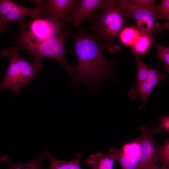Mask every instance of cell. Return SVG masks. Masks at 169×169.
I'll return each instance as SVG.
<instances>
[{"label": "cell", "instance_id": "6da1fadb", "mask_svg": "<svg viewBox=\"0 0 169 169\" xmlns=\"http://www.w3.org/2000/svg\"><path fill=\"white\" fill-rule=\"evenodd\" d=\"M69 38L74 40L73 47L78 60L70 85L73 86L84 83L93 91L99 82L109 76L111 62L105 56L94 35L86 32L73 33L70 31Z\"/></svg>", "mask_w": 169, "mask_h": 169}, {"label": "cell", "instance_id": "7a4b0ae2", "mask_svg": "<svg viewBox=\"0 0 169 169\" xmlns=\"http://www.w3.org/2000/svg\"><path fill=\"white\" fill-rule=\"evenodd\" d=\"M21 21L19 22L21 29L16 34V40L13 42L18 49L26 50L28 54L33 57V63L43 67L41 60L47 57L54 59L66 70L70 77L74 76L76 67L70 65L65 55V44L69 38L70 31L66 29L60 35L54 37L40 38L35 37L26 28V25Z\"/></svg>", "mask_w": 169, "mask_h": 169}, {"label": "cell", "instance_id": "3957f363", "mask_svg": "<svg viewBox=\"0 0 169 169\" xmlns=\"http://www.w3.org/2000/svg\"><path fill=\"white\" fill-rule=\"evenodd\" d=\"M95 16L91 29L93 35L103 49H107L110 53L119 50L115 41L125 27L129 17L118 0H111Z\"/></svg>", "mask_w": 169, "mask_h": 169}, {"label": "cell", "instance_id": "277c9868", "mask_svg": "<svg viewBox=\"0 0 169 169\" xmlns=\"http://www.w3.org/2000/svg\"><path fill=\"white\" fill-rule=\"evenodd\" d=\"M18 50L16 47H9L3 49L1 52L3 55L9 56L10 62L0 85V90L8 89L15 95L36 77L43 67L29 63L20 55Z\"/></svg>", "mask_w": 169, "mask_h": 169}, {"label": "cell", "instance_id": "5b68a950", "mask_svg": "<svg viewBox=\"0 0 169 169\" xmlns=\"http://www.w3.org/2000/svg\"><path fill=\"white\" fill-rule=\"evenodd\" d=\"M118 2L129 18L133 19L140 33L153 36L164 29H169V21L159 23L155 11L139 4L134 0H119Z\"/></svg>", "mask_w": 169, "mask_h": 169}, {"label": "cell", "instance_id": "8992f818", "mask_svg": "<svg viewBox=\"0 0 169 169\" xmlns=\"http://www.w3.org/2000/svg\"><path fill=\"white\" fill-rule=\"evenodd\" d=\"M141 136L136 139L137 145L138 158L140 169L155 165L159 161V147L153 139V134L160 133L157 128L149 130L147 127L140 126Z\"/></svg>", "mask_w": 169, "mask_h": 169}, {"label": "cell", "instance_id": "52a82bcc", "mask_svg": "<svg viewBox=\"0 0 169 169\" xmlns=\"http://www.w3.org/2000/svg\"><path fill=\"white\" fill-rule=\"evenodd\" d=\"M42 12L41 7L38 4L28 8L10 0H0V32L7 28L9 22L21 21L26 16L35 19L40 17Z\"/></svg>", "mask_w": 169, "mask_h": 169}, {"label": "cell", "instance_id": "ba28073f", "mask_svg": "<svg viewBox=\"0 0 169 169\" xmlns=\"http://www.w3.org/2000/svg\"><path fill=\"white\" fill-rule=\"evenodd\" d=\"M80 1L78 0L33 1L42 8L40 17L63 24L66 18L74 11Z\"/></svg>", "mask_w": 169, "mask_h": 169}, {"label": "cell", "instance_id": "9c48e42d", "mask_svg": "<svg viewBox=\"0 0 169 169\" xmlns=\"http://www.w3.org/2000/svg\"><path fill=\"white\" fill-rule=\"evenodd\" d=\"M111 1L81 0L74 11L66 18L64 23H72L74 27H77L82 23L88 20L94 23L96 11L104 7Z\"/></svg>", "mask_w": 169, "mask_h": 169}, {"label": "cell", "instance_id": "30bf717a", "mask_svg": "<svg viewBox=\"0 0 169 169\" xmlns=\"http://www.w3.org/2000/svg\"><path fill=\"white\" fill-rule=\"evenodd\" d=\"M29 31L35 37L45 38L59 36L61 34L63 24L47 18H37L29 22Z\"/></svg>", "mask_w": 169, "mask_h": 169}, {"label": "cell", "instance_id": "8fae6325", "mask_svg": "<svg viewBox=\"0 0 169 169\" xmlns=\"http://www.w3.org/2000/svg\"><path fill=\"white\" fill-rule=\"evenodd\" d=\"M116 150L111 147L106 155L101 152L90 155L86 159L85 163L92 169H113Z\"/></svg>", "mask_w": 169, "mask_h": 169}, {"label": "cell", "instance_id": "7c38bea8", "mask_svg": "<svg viewBox=\"0 0 169 169\" xmlns=\"http://www.w3.org/2000/svg\"><path fill=\"white\" fill-rule=\"evenodd\" d=\"M50 154L47 148H45L42 153L34 160L26 163H15L10 160L9 157L3 156L0 159L1 161L8 164V169H41L43 161L48 159Z\"/></svg>", "mask_w": 169, "mask_h": 169}, {"label": "cell", "instance_id": "4fadbf2b", "mask_svg": "<svg viewBox=\"0 0 169 169\" xmlns=\"http://www.w3.org/2000/svg\"><path fill=\"white\" fill-rule=\"evenodd\" d=\"M131 51L136 58L137 67V79L135 86L129 92L128 95L131 99L137 97L136 93L139 86L146 80L149 66L144 63L133 47H130Z\"/></svg>", "mask_w": 169, "mask_h": 169}, {"label": "cell", "instance_id": "5bb4252c", "mask_svg": "<svg viewBox=\"0 0 169 169\" xmlns=\"http://www.w3.org/2000/svg\"><path fill=\"white\" fill-rule=\"evenodd\" d=\"M82 159L81 155L77 153L74 159L72 161H65L56 159L50 154L48 159L50 162V166L47 169H82L80 162Z\"/></svg>", "mask_w": 169, "mask_h": 169}, {"label": "cell", "instance_id": "9a60e30c", "mask_svg": "<svg viewBox=\"0 0 169 169\" xmlns=\"http://www.w3.org/2000/svg\"><path fill=\"white\" fill-rule=\"evenodd\" d=\"M115 159L122 169H140V162L137 157L126 155L120 149H116Z\"/></svg>", "mask_w": 169, "mask_h": 169}, {"label": "cell", "instance_id": "2e32d148", "mask_svg": "<svg viewBox=\"0 0 169 169\" xmlns=\"http://www.w3.org/2000/svg\"><path fill=\"white\" fill-rule=\"evenodd\" d=\"M155 42L153 36L140 33L135 44L132 46L139 55H143L147 52Z\"/></svg>", "mask_w": 169, "mask_h": 169}, {"label": "cell", "instance_id": "e0dca14e", "mask_svg": "<svg viewBox=\"0 0 169 169\" xmlns=\"http://www.w3.org/2000/svg\"><path fill=\"white\" fill-rule=\"evenodd\" d=\"M140 34L136 27L130 26L125 27L120 32L119 37L123 44L130 47L135 44Z\"/></svg>", "mask_w": 169, "mask_h": 169}, {"label": "cell", "instance_id": "ac0fdd59", "mask_svg": "<svg viewBox=\"0 0 169 169\" xmlns=\"http://www.w3.org/2000/svg\"><path fill=\"white\" fill-rule=\"evenodd\" d=\"M154 88L146 80L139 86L136 91V95L137 94L139 95L141 100V105L138 107L139 110L142 109L146 103L148 96Z\"/></svg>", "mask_w": 169, "mask_h": 169}, {"label": "cell", "instance_id": "d6986e66", "mask_svg": "<svg viewBox=\"0 0 169 169\" xmlns=\"http://www.w3.org/2000/svg\"><path fill=\"white\" fill-rule=\"evenodd\" d=\"M155 45L157 51L156 57L165 63L164 69L169 71V47L160 44L155 41Z\"/></svg>", "mask_w": 169, "mask_h": 169}, {"label": "cell", "instance_id": "ffe728a7", "mask_svg": "<svg viewBox=\"0 0 169 169\" xmlns=\"http://www.w3.org/2000/svg\"><path fill=\"white\" fill-rule=\"evenodd\" d=\"M159 161L162 164V166L169 167V139L166 137L164 141L163 145L159 148Z\"/></svg>", "mask_w": 169, "mask_h": 169}, {"label": "cell", "instance_id": "44dd1931", "mask_svg": "<svg viewBox=\"0 0 169 169\" xmlns=\"http://www.w3.org/2000/svg\"><path fill=\"white\" fill-rule=\"evenodd\" d=\"M155 14L157 18L169 21V0H162L156 6Z\"/></svg>", "mask_w": 169, "mask_h": 169}, {"label": "cell", "instance_id": "7402d4cb", "mask_svg": "<svg viewBox=\"0 0 169 169\" xmlns=\"http://www.w3.org/2000/svg\"><path fill=\"white\" fill-rule=\"evenodd\" d=\"M157 128L160 133L162 131L169 132V117L166 115H162L160 117L158 121Z\"/></svg>", "mask_w": 169, "mask_h": 169}, {"label": "cell", "instance_id": "603a6c76", "mask_svg": "<svg viewBox=\"0 0 169 169\" xmlns=\"http://www.w3.org/2000/svg\"><path fill=\"white\" fill-rule=\"evenodd\" d=\"M166 78V77L165 75L149 67L146 79L160 78L163 80L165 79Z\"/></svg>", "mask_w": 169, "mask_h": 169}, {"label": "cell", "instance_id": "cb8c5ba5", "mask_svg": "<svg viewBox=\"0 0 169 169\" xmlns=\"http://www.w3.org/2000/svg\"><path fill=\"white\" fill-rule=\"evenodd\" d=\"M137 3L145 7L155 11L156 5L155 3V1L153 0H134Z\"/></svg>", "mask_w": 169, "mask_h": 169}, {"label": "cell", "instance_id": "d4e9b609", "mask_svg": "<svg viewBox=\"0 0 169 169\" xmlns=\"http://www.w3.org/2000/svg\"><path fill=\"white\" fill-rule=\"evenodd\" d=\"M142 169H169V167L160 166L159 165H155L150 166L144 168Z\"/></svg>", "mask_w": 169, "mask_h": 169}]
</instances>
